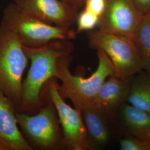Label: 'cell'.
<instances>
[{"label":"cell","instance_id":"cell-1","mask_svg":"<svg viewBox=\"0 0 150 150\" xmlns=\"http://www.w3.org/2000/svg\"><path fill=\"white\" fill-rule=\"evenodd\" d=\"M23 49L31 66L22 82L21 102L17 112L32 115L44 103L42 95L44 87L52 79H57L59 60L71 53L72 48L65 40H57L40 47L23 46Z\"/></svg>","mask_w":150,"mask_h":150},{"label":"cell","instance_id":"cell-2","mask_svg":"<svg viewBox=\"0 0 150 150\" xmlns=\"http://www.w3.org/2000/svg\"><path fill=\"white\" fill-rule=\"evenodd\" d=\"M66 54L59 59L57 63V90L64 100L69 99L75 108L81 110L93 105L97 91L102 83L111 75H115L112 64L106 54L101 50H97L98 66L88 77L72 75L70 64L72 57Z\"/></svg>","mask_w":150,"mask_h":150},{"label":"cell","instance_id":"cell-3","mask_svg":"<svg viewBox=\"0 0 150 150\" xmlns=\"http://www.w3.org/2000/svg\"><path fill=\"white\" fill-rule=\"evenodd\" d=\"M42 95L44 103L37 112L30 115L16 111L18 125L33 150L64 149L62 131L56 109L43 91Z\"/></svg>","mask_w":150,"mask_h":150},{"label":"cell","instance_id":"cell-4","mask_svg":"<svg viewBox=\"0 0 150 150\" xmlns=\"http://www.w3.org/2000/svg\"><path fill=\"white\" fill-rule=\"evenodd\" d=\"M28 60L18 38L0 25V90L16 111L21 105L22 79Z\"/></svg>","mask_w":150,"mask_h":150},{"label":"cell","instance_id":"cell-5","mask_svg":"<svg viewBox=\"0 0 150 150\" xmlns=\"http://www.w3.org/2000/svg\"><path fill=\"white\" fill-rule=\"evenodd\" d=\"M1 25L14 33L22 45L40 47L57 40H66L73 35L69 30L42 21L21 11L15 3L4 11Z\"/></svg>","mask_w":150,"mask_h":150},{"label":"cell","instance_id":"cell-6","mask_svg":"<svg viewBox=\"0 0 150 150\" xmlns=\"http://www.w3.org/2000/svg\"><path fill=\"white\" fill-rule=\"evenodd\" d=\"M89 46L101 50L110 59L115 75L123 80H130L144 70L138 50L133 39L99 30L88 31Z\"/></svg>","mask_w":150,"mask_h":150},{"label":"cell","instance_id":"cell-7","mask_svg":"<svg viewBox=\"0 0 150 150\" xmlns=\"http://www.w3.org/2000/svg\"><path fill=\"white\" fill-rule=\"evenodd\" d=\"M56 79H52L43 91L52 102L57 112L62 127L64 149L89 150L87 132L81 111L71 107L61 96L57 90Z\"/></svg>","mask_w":150,"mask_h":150},{"label":"cell","instance_id":"cell-8","mask_svg":"<svg viewBox=\"0 0 150 150\" xmlns=\"http://www.w3.org/2000/svg\"><path fill=\"white\" fill-rule=\"evenodd\" d=\"M143 16L133 0H106L97 27L102 32L133 39Z\"/></svg>","mask_w":150,"mask_h":150},{"label":"cell","instance_id":"cell-9","mask_svg":"<svg viewBox=\"0 0 150 150\" xmlns=\"http://www.w3.org/2000/svg\"><path fill=\"white\" fill-rule=\"evenodd\" d=\"M16 6L27 14L57 27L69 30L77 17L72 7L61 0H14Z\"/></svg>","mask_w":150,"mask_h":150},{"label":"cell","instance_id":"cell-10","mask_svg":"<svg viewBox=\"0 0 150 150\" xmlns=\"http://www.w3.org/2000/svg\"><path fill=\"white\" fill-rule=\"evenodd\" d=\"M81 115L87 132L89 150L104 148L112 137L115 115L96 105L83 108Z\"/></svg>","mask_w":150,"mask_h":150},{"label":"cell","instance_id":"cell-11","mask_svg":"<svg viewBox=\"0 0 150 150\" xmlns=\"http://www.w3.org/2000/svg\"><path fill=\"white\" fill-rule=\"evenodd\" d=\"M16 111L0 90V142L10 150H33L18 127Z\"/></svg>","mask_w":150,"mask_h":150},{"label":"cell","instance_id":"cell-12","mask_svg":"<svg viewBox=\"0 0 150 150\" xmlns=\"http://www.w3.org/2000/svg\"><path fill=\"white\" fill-rule=\"evenodd\" d=\"M117 127L127 134L150 139V112L126 102L115 113Z\"/></svg>","mask_w":150,"mask_h":150},{"label":"cell","instance_id":"cell-13","mask_svg":"<svg viewBox=\"0 0 150 150\" xmlns=\"http://www.w3.org/2000/svg\"><path fill=\"white\" fill-rule=\"evenodd\" d=\"M129 90V82L111 75L100 87L93 105L101 106L115 116L118 109L127 102Z\"/></svg>","mask_w":150,"mask_h":150},{"label":"cell","instance_id":"cell-14","mask_svg":"<svg viewBox=\"0 0 150 150\" xmlns=\"http://www.w3.org/2000/svg\"><path fill=\"white\" fill-rule=\"evenodd\" d=\"M129 83L127 102L150 112V73L142 70L134 75Z\"/></svg>","mask_w":150,"mask_h":150},{"label":"cell","instance_id":"cell-15","mask_svg":"<svg viewBox=\"0 0 150 150\" xmlns=\"http://www.w3.org/2000/svg\"><path fill=\"white\" fill-rule=\"evenodd\" d=\"M133 40L144 70L150 73V13L142 17Z\"/></svg>","mask_w":150,"mask_h":150},{"label":"cell","instance_id":"cell-16","mask_svg":"<svg viewBox=\"0 0 150 150\" xmlns=\"http://www.w3.org/2000/svg\"><path fill=\"white\" fill-rule=\"evenodd\" d=\"M100 17L84 8L77 15L76 18L77 32L90 31L97 27Z\"/></svg>","mask_w":150,"mask_h":150},{"label":"cell","instance_id":"cell-17","mask_svg":"<svg viewBox=\"0 0 150 150\" xmlns=\"http://www.w3.org/2000/svg\"><path fill=\"white\" fill-rule=\"evenodd\" d=\"M121 150H150V139H144L129 135L120 139Z\"/></svg>","mask_w":150,"mask_h":150},{"label":"cell","instance_id":"cell-18","mask_svg":"<svg viewBox=\"0 0 150 150\" xmlns=\"http://www.w3.org/2000/svg\"><path fill=\"white\" fill-rule=\"evenodd\" d=\"M106 6V0H86L84 6L87 10L100 17Z\"/></svg>","mask_w":150,"mask_h":150},{"label":"cell","instance_id":"cell-19","mask_svg":"<svg viewBox=\"0 0 150 150\" xmlns=\"http://www.w3.org/2000/svg\"><path fill=\"white\" fill-rule=\"evenodd\" d=\"M142 15L150 13V0H133Z\"/></svg>","mask_w":150,"mask_h":150},{"label":"cell","instance_id":"cell-20","mask_svg":"<svg viewBox=\"0 0 150 150\" xmlns=\"http://www.w3.org/2000/svg\"><path fill=\"white\" fill-rule=\"evenodd\" d=\"M67 5L74 8L76 10H79L84 6L86 0H61Z\"/></svg>","mask_w":150,"mask_h":150},{"label":"cell","instance_id":"cell-21","mask_svg":"<svg viewBox=\"0 0 150 150\" xmlns=\"http://www.w3.org/2000/svg\"><path fill=\"white\" fill-rule=\"evenodd\" d=\"M0 150H10V149L7 146L0 142Z\"/></svg>","mask_w":150,"mask_h":150},{"label":"cell","instance_id":"cell-22","mask_svg":"<svg viewBox=\"0 0 150 150\" xmlns=\"http://www.w3.org/2000/svg\"></svg>","mask_w":150,"mask_h":150}]
</instances>
